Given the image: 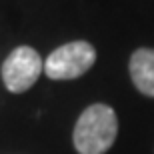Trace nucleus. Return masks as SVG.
Masks as SVG:
<instances>
[{
  "instance_id": "f03ea898",
  "label": "nucleus",
  "mask_w": 154,
  "mask_h": 154,
  "mask_svg": "<svg viewBox=\"0 0 154 154\" xmlns=\"http://www.w3.org/2000/svg\"><path fill=\"white\" fill-rule=\"evenodd\" d=\"M96 60V50L90 42L74 40L50 52L44 62V72L52 80H72L92 68Z\"/></svg>"
},
{
  "instance_id": "20e7f679",
  "label": "nucleus",
  "mask_w": 154,
  "mask_h": 154,
  "mask_svg": "<svg viewBox=\"0 0 154 154\" xmlns=\"http://www.w3.org/2000/svg\"><path fill=\"white\" fill-rule=\"evenodd\" d=\"M130 78L138 90L154 96V50L138 48L130 56Z\"/></svg>"
},
{
  "instance_id": "7ed1b4c3",
  "label": "nucleus",
  "mask_w": 154,
  "mask_h": 154,
  "mask_svg": "<svg viewBox=\"0 0 154 154\" xmlns=\"http://www.w3.org/2000/svg\"><path fill=\"white\" fill-rule=\"evenodd\" d=\"M42 60L38 52L30 46H18L12 50L2 64V80L4 86L14 94L26 92L38 80L42 72Z\"/></svg>"
},
{
  "instance_id": "f257e3e1",
  "label": "nucleus",
  "mask_w": 154,
  "mask_h": 154,
  "mask_svg": "<svg viewBox=\"0 0 154 154\" xmlns=\"http://www.w3.org/2000/svg\"><path fill=\"white\" fill-rule=\"evenodd\" d=\"M118 120L106 104H92L80 114L74 126V148L80 154H104L116 140Z\"/></svg>"
}]
</instances>
